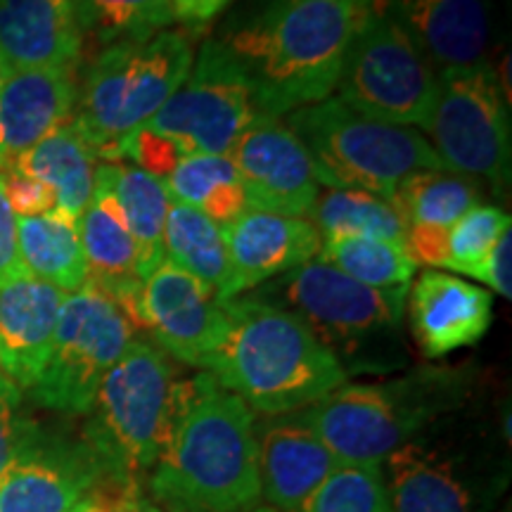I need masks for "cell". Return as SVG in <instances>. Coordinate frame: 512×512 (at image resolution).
Instances as JSON below:
<instances>
[{"instance_id": "obj_1", "label": "cell", "mask_w": 512, "mask_h": 512, "mask_svg": "<svg viewBox=\"0 0 512 512\" xmlns=\"http://www.w3.org/2000/svg\"><path fill=\"white\" fill-rule=\"evenodd\" d=\"M256 418L214 375L176 382L145 498L166 512H252L261 505Z\"/></svg>"}, {"instance_id": "obj_45", "label": "cell", "mask_w": 512, "mask_h": 512, "mask_svg": "<svg viewBox=\"0 0 512 512\" xmlns=\"http://www.w3.org/2000/svg\"><path fill=\"white\" fill-rule=\"evenodd\" d=\"M252 512H275V510L268 508V505H259V508H254Z\"/></svg>"}, {"instance_id": "obj_41", "label": "cell", "mask_w": 512, "mask_h": 512, "mask_svg": "<svg viewBox=\"0 0 512 512\" xmlns=\"http://www.w3.org/2000/svg\"><path fill=\"white\" fill-rule=\"evenodd\" d=\"M143 496V491L128 489V486L100 482L69 512H140Z\"/></svg>"}, {"instance_id": "obj_29", "label": "cell", "mask_w": 512, "mask_h": 512, "mask_svg": "<svg viewBox=\"0 0 512 512\" xmlns=\"http://www.w3.org/2000/svg\"><path fill=\"white\" fill-rule=\"evenodd\" d=\"M171 202L200 209L214 223H233L249 209L230 155H185L164 178Z\"/></svg>"}, {"instance_id": "obj_32", "label": "cell", "mask_w": 512, "mask_h": 512, "mask_svg": "<svg viewBox=\"0 0 512 512\" xmlns=\"http://www.w3.org/2000/svg\"><path fill=\"white\" fill-rule=\"evenodd\" d=\"M81 34L95 36L102 46L143 41L176 22L171 0H74Z\"/></svg>"}, {"instance_id": "obj_48", "label": "cell", "mask_w": 512, "mask_h": 512, "mask_svg": "<svg viewBox=\"0 0 512 512\" xmlns=\"http://www.w3.org/2000/svg\"><path fill=\"white\" fill-rule=\"evenodd\" d=\"M0 380H3V375H0Z\"/></svg>"}, {"instance_id": "obj_36", "label": "cell", "mask_w": 512, "mask_h": 512, "mask_svg": "<svg viewBox=\"0 0 512 512\" xmlns=\"http://www.w3.org/2000/svg\"><path fill=\"white\" fill-rule=\"evenodd\" d=\"M41 430L22 408V392L8 380H0V470L22 451Z\"/></svg>"}, {"instance_id": "obj_42", "label": "cell", "mask_w": 512, "mask_h": 512, "mask_svg": "<svg viewBox=\"0 0 512 512\" xmlns=\"http://www.w3.org/2000/svg\"><path fill=\"white\" fill-rule=\"evenodd\" d=\"M24 271L17 252V216L12 214L0 178V283L10 275Z\"/></svg>"}, {"instance_id": "obj_38", "label": "cell", "mask_w": 512, "mask_h": 512, "mask_svg": "<svg viewBox=\"0 0 512 512\" xmlns=\"http://www.w3.org/2000/svg\"><path fill=\"white\" fill-rule=\"evenodd\" d=\"M0 178H3L5 200L17 219L19 216H41L57 209L55 192L46 183L19 174L15 169L0 171Z\"/></svg>"}, {"instance_id": "obj_26", "label": "cell", "mask_w": 512, "mask_h": 512, "mask_svg": "<svg viewBox=\"0 0 512 512\" xmlns=\"http://www.w3.org/2000/svg\"><path fill=\"white\" fill-rule=\"evenodd\" d=\"M17 252L31 275L64 294L76 292L88 280L79 219L64 209H53L41 216H19Z\"/></svg>"}, {"instance_id": "obj_37", "label": "cell", "mask_w": 512, "mask_h": 512, "mask_svg": "<svg viewBox=\"0 0 512 512\" xmlns=\"http://www.w3.org/2000/svg\"><path fill=\"white\" fill-rule=\"evenodd\" d=\"M183 157V150L174 140L159 136V133L147 126H140L138 131H133L124 143V159L136 162L138 169L159 178V181H164Z\"/></svg>"}, {"instance_id": "obj_12", "label": "cell", "mask_w": 512, "mask_h": 512, "mask_svg": "<svg viewBox=\"0 0 512 512\" xmlns=\"http://www.w3.org/2000/svg\"><path fill=\"white\" fill-rule=\"evenodd\" d=\"M337 93L344 105L363 117L425 128L437 100V72L375 0L373 15L358 31L344 60Z\"/></svg>"}, {"instance_id": "obj_16", "label": "cell", "mask_w": 512, "mask_h": 512, "mask_svg": "<svg viewBox=\"0 0 512 512\" xmlns=\"http://www.w3.org/2000/svg\"><path fill=\"white\" fill-rule=\"evenodd\" d=\"M100 482V467L81 437L41 427L0 470V512H69Z\"/></svg>"}, {"instance_id": "obj_13", "label": "cell", "mask_w": 512, "mask_h": 512, "mask_svg": "<svg viewBox=\"0 0 512 512\" xmlns=\"http://www.w3.org/2000/svg\"><path fill=\"white\" fill-rule=\"evenodd\" d=\"M256 119L252 79L221 38H209L178 91L145 126L174 140L183 155H228Z\"/></svg>"}, {"instance_id": "obj_46", "label": "cell", "mask_w": 512, "mask_h": 512, "mask_svg": "<svg viewBox=\"0 0 512 512\" xmlns=\"http://www.w3.org/2000/svg\"><path fill=\"white\" fill-rule=\"evenodd\" d=\"M5 79H8V74H5V69L0 67V86H3V81H5Z\"/></svg>"}, {"instance_id": "obj_15", "label": "cell", "mask_w": 512, "mask_h": 512, "mask_svg": "<svg viewBox=\"0 0 512 512\" xmlns=\"http://www.w3.org/2000/svg\"><path fill=\"white\" fill-rule=\"evenodd\" d=\"M228 155L240 174L249 209L304 219L318 200L316 164L280 119H256Z\"/></svg>"}, {"instance_id": "obj_10", "label": "cell", "mask_w": 512, "mask_h": 512, "mask_svg": "<svg viewBox=\"0 0 512 512\" xmlns=\"http://www.w3.org/2000/svg\"><path fill=\"white\" fill-rule=\"evenodd\" d=\"M136 339L131 320L119 304L86 280L64 297L53 347L29 396L38 406L62 415L91 411L102 377Z\"/></svg>"}, {"instance_id": "obj_20", "label": "cell", "mask_w": 512, "mask_h": 512, "mask_svg": "<svg viewBox=\"0 0 512 512\" xmlns=\"http://www.w3.org/2000/svg\"><path fill=\"white\" fill-rule=\"evenodd\" d=\"M427 57L434 72L486 62L491 15L486 0H377Z\"/></svg>"}, {"instance_id": "obj_30", "label": "cell", "mask_w": 512, "mask_h": 512, "mask_svg": "<svg viewBox=\"0 0 512 512\" xmlns=\"http://www.w3.org/2000/svg\"><path fill=\"white\" fill-rule=\"evenodd\" d=\"M309 214L323 240L380 238L403 245L406 238V223L396 214L392 202L366 190L330 188L318 192Z\"/></svg>"}, {"instance_id": "obj_19", "label": "cell", "mask_w": 512, "mask_h": 512, "mask_svg": "<svg viewBox=\"0 0 512 512\" xmlns=\"http://www.w3.org/2000/svg\"><path fill=\"white\" fill-rule=\"evenodd\" d=\"M64 297L27 268L0 283V375L19 392H29L46 366Z\"/></svg>"}, {"instance_id": "obj_25", "label": "cell", "mask_w": 512, "mask_h": 512, "mask_svg": "<svg viewBox=\"0 0 512 512\" xmlns=\"http://www.w3.org/2000/svg\"><path fill=\"white\" fill-rule=\"evenodd\" d=\"M95 162L98 157H95L93 147L88 145L72 119L43 138L41 143L12 159L8 169L46 183L55 192L57 209L69 211L79 219L93 195L95 169H98Z\"/></svg>"}, {"instance_id": "obj_47", "label": "cell", "mask_w": 512, "mask_h": 512, "mask_svg": "<svg viewBox=\"0 0 512 512\" xmlns=\"http://www.w3.org/2000/svg\"><path fill=\"white\" fill-rule=\"evenodd\" d=\"M498 512H510V508H508V505H505V508H503V510H498Z\"/></svg>"}, {"instance_id": "obj_6", "label": "cell", "mask_w": 512, "mask_h": 512, "mask_svg": "<svg viewBox=\"0 0 512 512\" xmlns=\"http://www.w3.org/2000/svg\"><path fill=\"white\" fill-rule=\"evenodd\" d=\"M176 382L169 356L140 337L102 377L81 430L102 482L143 491L169 430Z\"/></svg>"}, {"instance_id": "obj_39", "label": "cell", "mask_w": 512, "mask_h": 512, "mask_svg": "<svg viewBox=\"0 0 512 512\" xmlns=\"http://www.w3.org/2000/svg\"><path fill=\"white\" fill-rule=\"evenodd\" d=\"M406 254L415 266L446 268L448 259V228L444 226H408L403 238Z\"/></svg>"}, {"instance_id": "obj_33", "label": "cell", "mask_w": 512, "mask_h": 512, "mask_svg": "<svg viewBox=\"0 0 512 512\" xmlns=\"http://www.w3.org/2000/svg\"><path fill=\"white\" fill-rule=\"evenodd\" d=\"M320 259L370 287H408L418 271L401 242L380 238L323 240Z\"/></svg>"}, {"instance_id": "obj_18", "label": "cell", "mask_w": 512, "mask_h": 512, "mask_svg": "<svg viewBox=\"0 0 512 512\" xmlns=\"http://www.w3.org/2000/svg\"><path fill=\"white\" fill-rule=\"evenodd\" d=\"M261 501L275 512H294L342 463L299 413L256 420Z\"/></svg>"}, {"instance_id": "obj_27", "label": "cell", "mask_w": 512, "mask_h": 512, "mask_svg": "<svg viewBox=\"0 0 512 512\" xmlns=\"http://www.w3.org/2000/svg\"><path fill=\"white\" fill-rule=\"evenodd\" d=\"M164 259L209 285L221 302L235 297L223 230L200 209L181 202L169 204L164 223Z\"/></svg>"}, {"instance_id": "obj_17", "label": "cell", "mask_w": 512, "mask_h": 512, "mask_svg": "<svg viewBox=\"0 0 512 512\" xmlns=\"http://www.w3.org/2000/svg\"><path fill=\"white\" fill-rule=\"evenodd\" d=\"M406 316L415 347L427 361L477 344L494 320V294L453 273L427 271L408 287Z\"/></svg>"}, {"instance_id": "obj_5", "label": "cell", "mask_w": 512, "mask_h": 512, "mask_svg": "<svg viewBox=\"0 0 512 512\" xmlns=\"http://www.w3.org/2000/svg\"><path fill=\"white\" fill-rule=\"evenodd\" d=\"M408 287L363 285L318 256L259 297L297 313L347 375H382L406 366L401 330Z\"/></svg>"}, {"instance_id": "obj_9", "label": "cell", "mask_w": 512, "mask_h": 512, "mask_svg": "<svg viewBox=\"0 0 512 512\" xmlns=\"http://www.w3.org/2000/svg\"><path fill=\"white\" fill-rule=\"evenodd\" d=\"M446 420V418H444ZM439 420L382 460L389 512H491L508 484V456Z\"/></svg>"}, {"instance_id": "obj_2", "label": "cell", "mask_w": 512, "mask_h": 512, "mask_svg": "<svg viewBox=\"0 0 512 512\" xmlns=\"http://www.w3.org/2000/svg\"><path fill=\"white\" fill-rule=\"evenodd\" d=\"M375 0H271L226 43L252 79L261 117L280 119L330 98Z\"/></svg>"}, {"instance_id": "obj_24", "label": "cell", "mask_w": 512, "mask_h": 512, "mask_svg": "<svg viewBox=\"0 0 512 512\" xmlns=\"http://www.w3.org/2000/svg\"><path fill=\"white\" fill-rule=\"evenodd\" d=\"M79 238L88 280L112 299L143 285L138 245L110 183L98 169L91 200L79 216Z\"/></svg>"}, {"instance_id": "obj_11", "label": "cell", "mask_w": 512, "mask_h": 512, "mask_svg": "<svg viewBox=\"0 0 512 512\" xmlns=\"http://www.w3.org/2000/svg\"><path fill=\"white\" fill-rule=\"evenodd\" d=\"M425 131L446 171L508 190L510 100L489 62L437 74V100Z\"/></svg>"}, {"instance_id": "obj_14", "label": "cell", "mask_w": 512, "mask_h": 512, "mask_svg": "<svg viewBox=\"0 0 512 512\" xmlns=\"http://www.w3.org/2000/svg\"><path fill=\"white\" fill-rule=\"evenodd\" d=\"M133 328L162 354L204 370L226 335L228 316L209 285L164 259L140 285Z\"/></svg>"}, {"instance_id": "obj_4", "label": "cell", "mask_w": 512, "mask_h": 512, "mask_svg": "<svg viewBox=\"0 0 512 512\" xmlns=\"http://www.w3.org/2000/svg\"><path fill=\"white\" fill-rule=\"evenodd\" d=\"M467 399V375L420 368L377 382H344L297 411L342 463H377L418 437Z\"/></svg>"}, {"instance_id": "obj_21", "label": "cell", "mask_w": 512, "mask_h": 512, "mask_svg": "<svg viewBox=\"0 0 512 512\" xmlns=\"http://www.w3.org/2000/svg\"><path fill=\"white\" fill-rule=\"evenodd\" d=\"M221 230L235 297L316 259L323 247V238L311 221L268 211L247 209Z\"/></svg>"}, {"instance_id": "obj_7", "label": "cell", "mask_w": 512, "mask_h": 512, "mask_svg": "<svg viewBox=\"0 0 512 512\" xmlns=\"http://www.w3.org/2000/svg\"><path fill=\"white\" fill-rule=\"evenodd\" d=\"M195 50L181 31L119 41L95 57L76 102L74 124L98 162H124V143L145 126L188 76Z\"/></svg>"}, {"instance_id": "obj_28", "label": "cell", "mask_w": 512, "mask_h": 512, "mask_svg": "<svg viewBox=\"0 0 512 512\" xmlns=\"http://www.w3.org/2000/svg\"><path fill=\"white\" fill-rule=\"evenodd\" d=\"M98 171L110 183L140 254L143 280L164 261V223L169 214V192L159 178L126 162L100 164Z\"/></svg>"}, {"instance_id": "obj_34", "label": "cell", "mask_w": 512, "mask_h": 512, "mask_svg": "<svg viewBox=\"0 0 512 512\" xmlns=\"http://www.w3.org/2000/svg\"><path fill=\"white\" fill-rule=\"evenodd\" d=\"M294 512H389L382 465L339 463Z\"/></svg>"}, {"instance_id": "obj_40", "label": "cell", "mask_w": 512, "mask_h": 512, "mask_svg": "<svg viewBox=\"0 0 512 512\" xmlns=\"http://www.w3.org/2000/svg\"><path fill=\"white\" fill-rule=\"evenodd\" d=\"M510 266H512V238H510V230H505L472 278H477L479 283L491 287V290L501 294V297L510 299L512 297Z\"/></svg>"}, {"instance_id": "obj_44", "label": "cell", "mask_w": 512, "mask_h": 512, "mask_svg": "<svg viewBox=\"0 0 512 512\" xmlns=\"http://www.w3.org/2000/svg\"><path fill=\"white\" fill-rule=\"evenodd\" d=\"M140 512H166V510L157 508L155 503H150V501H147V498L143 496V501H140Z\"/></svg>"}, {"instance_id": "obj_22", "label": "cell", "mask_w": 512, "mask_h": 512, "mask_svg": "<svg viewBox=\"0 0 512 512\" xmlns=\"http://www.w3.org/2000/svg\"><path fill=\"white\" fill-rule=\"evenodd\" d=\"M74 69H22L0 86V171L74 119Z\"/></svg>"}, {"instance_id": "obj_8", "label": "cell", "mask_w": 512, "mask_h": 512, "mask_svg": "<svg viewBox=\"0 0 512 512\" xmlns=\"http://www.w3.org/2000/svg\"><path fill=\"white\" fill-rule=\"evenodd\" d=\"M287 126L316 164L320 185L366 190L384 200L415 171H446L430 140L415 128L363 117L339 98L287 114Z\"/></svg>"}, {"instance_id": "obj_35", "label": "cell", "mask_w": 512, "mask_h": 512, "mask_svg": "<svg viewBox=\"0 0 512 512\" xmlns=\"http://www.w3.org/2000/svg\"><path fill=\"white\" fill-rule=\"evenodd\" d=\"M510 230V216L491 204H477L448 228L446 271L472 278L498 238Z\"/></svg>"}, {"instance_id": "obj_23", "label": "cell", "mask_w": 512, "mask_h": 512, "mask_svg": "<svg viewBox=\"0 0 512 512\" xmlns=\"http://www.w3.org/2000/svg\"><path fill=\"white\" fill-rule=\"evenodd\" d=\"M83 34L74 0H0V67L74 69Z\"/></svg>"}, {"instance_id": "obj_43", "label": "cell", "mask_w": 512, "mask_h": 512, "mask_svg": "<svg viewBox=\"0 0 512 512\" xmlns=\"http://www.w3.org/2000/svg\"><path fill=\"white\" fill-rule=\"evenodd\" d=\"M228 0H171L176 22L204 24L226 8Z\"/></svg>"}, {"instance_id": "obj_3", "label": "cell", "mask_w": 512, "mask_h": 512, "mask_svg": "<svg viewBox=\"0 0 512 512\" xmlns=\"http://www.w3.org/2000/svg\"><path fill=\"white\" fill-rule=\"evenodd\" d=\"M223 309L226 335L204 373L240 396L252 413L304 411L349 380L335 354L285 306L240 294Z\"/></svg>"}, {"instance_id": "obj_31", "label": "cell", "mask_w": 512, "mask_h": 512, "mask_svg": "<svg viewBox=\"0 0 512 512\" xmlns=\"http://www.w3.org/2000/svg\"><path fill=\"white\" fill-rule=\"evenodd\" d=\"M389 202L406 228H451L460 216L477 207L479 188L475 181L451 171H415L396 185Z\"/></svg>"}]
</instances>
